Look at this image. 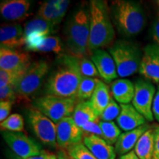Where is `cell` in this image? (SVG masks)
<instances>
[{"instance_id": "6", "label": "cell", "mask_w": 159, "mask_h": 159, "mask_svg": "<svg viewBox=\"0 0 159 159\" xmlns=\"http://www.w3.org/2000/svg\"><path fill=\"white\" fill-rule=\"evenodd\" d=\"M49 70V63L43 60L31 63L14 85L17 98L28 100L42 86Z\"/></svg>"}, {"instance_id": "20", "label": "cell", "mask_w": 159, "mask_h": 159, "mask_svg": "<svg viewBox=\"0 0 159 159\" xmlns=\"http://www.w3.org/2000/svg\"><path fill=\"white\" fill-rule=\"evenodd\" d=\"M83 144L97 159H115V148L109 144L101 137L94 134H84Z\"/></svg>"}, {"instance_id": "37", "label": "cell", "mask_w": 159, "mask_h": 159, "mask_svg": "<svg viewBox=\"0 0 159 159\" xmlns=\"http://www.w3.org/2000/svg\"><path fill=\"white\" fill-rule=\"evenodd\" d=\"M152 114L155 119L159 122V84L152 103Z\"/></svg>"}, {"instance_id": "18", "label": "cell", "mask_w": 159, "mask_h": 159, "mask_svg": "<svg viewBox=\"0 0 159 159\" xmlns=\"http://www.w3.org/2000/svg\"><path fill=\"white\" fill-rule=\"evenodd\" d=\"M30 5L27 0H5L0 4V13L7 21H21L28 16Z\"/></svg>"}, {"instance_id": "2", "label": "cell", "mask_w": 159, "mask_h": 159, "mask_svg": "<svg viewBox=\"0 0 159 159\" xmlns=\"http://www.w3.org/2000/svg\"><path fill=\"white\" fill-rule=\"evenodd\" d=\"M89 36L90 12L80 7L72 13L65 25L64 40L67 54L77 58L89 54Z\"/></svg>"}, {"instance_id": "39", "label": "cell", "mask_w": 159, "mask_h": 159, "mask_svg": "<svg viewBox=\"0 0 159 159\" xmlns=\"http://www.w3.org/2000/svg\"><path fill=\"white\" fill-rule=\"evenodd\" d=\"M152 36L155 43L159 45V11L152 29Z\"/></svg>"}, {"instance_id": "22", "label": "cell", "mask_w": 159, "mask_h": 159, "mask_svg": "<svg viewBox=\"0 0 159 159\" xmlns=\"http://www.w3.org/2000/svg\"><path fill=\"white\" fill-rule=\"evenodd\" d=\"M113 98L120 104H129L132 102L135 94V85L130 80L121 78L111 84Z\"/></svg>"}, {"instance_id": "23", "label": "cell", "mask_w": 159, "mask_h": 159, "mask_svg": "<svg viewBox=\"0 0 159 159\" xmlns=\"http://www.w3.org/2000/svg\"><path fill=\"white\" fill-rule=\"evenodd\" d=\"M55 27L52 23L49 22L39 16L30 20L25 24V39L27 40L33 37L49 36L55 32Z\"/></svg>"}, {"instance_id": "46", "label": "cell", "mask_w": 159, "mask_h": 159, "mask_svg": "<svg viewBox=\"0 0 159 159\" xmlns=\"http://www.w3.org/2000/svg\"><path fill=\"white\" fill-rule=\"evenodd\" d=\"M119 159H120V158H119Z\"/></svg>"}, {"instance_id": "45", "label": "cell", "mask_w": 159, "mask_h": 159, "mask_svg": "<svg viewBox=\"0 0 159 159\" xmlns=\"http://www.w3.org/2000/svg\"><path fill=\"white\" fill-rule=\"evenodd\" d=\"M69 159H73V158H69Z\"/></svg>"}, {"instance_id": "9", "label": "cell", "mask_w": 159, "mask_h": 159, "mask_svg": "<svg viewBox=\"0 0 159 159\" xmlns=\"http://www.w3.org/2000/svg\"><path fill=\"white\" fill-rule=\"evenodd\" d=\"M135 94L133 105L148 120L152 122V103L156 95V87L152 83L146 79H138L135 83Z\"/></svg>"}, {"instance_id": "42", "label": "cell", "mask_w": 159, "mask_h": 159, "mask_svg": "<svg viewBox=\"0 0 159 159\" xmlns=\"http://www.w3.org/2000/svg\"><path fill=\"white\" fill-rule=\"evenodd\" d=\"M57 157H58V159H69V157L67 156L64 150H60L57 154Z\"/></svg>"}, {"instance_id": "1", "label": "cell", "mask_w": 159, "mask_h": 159, "mask_svg": "<svg viewBox=\"0 0 159 159\" xmlns=\"http://www.w3.org/2000/svg\"><path fill=\"white\" fill-rule=\"evenodd\" d=\"M55 62V68L46 83V95L76 99L78 87L83 77L80 69L79 58L69 54H61Z\"/></svg>"}, {"instance_id": "27", "label": "cell", "mask_w": 159, "mask_h": 159, "mask_svg": "<svg viewBox=\"0 0 159 159\" xmlns=\"http://www.w3.org/2000/svg\"><path fill=\"white\" fill-rule=\"evenodd\" d=\"M99 81L100 80H99L97 77H83L77 90L76 97L77 102L90 100L89 99H91L92 97Z\"/></svg>"}, {"instance_id": "4", "label": "cell", "mask_w": 159, "mask_h": 159, "mask_svg": "<svg viewBox=\"0 0 159 159\" xmlns=\"http://www.w3.org/2000/svg\"><path fill=\"white\" fill-rule=\"evenodd\" d=\"M113 24L120 34L130 37L144 28L147 19L140 3L128 0L113 1L111 7Z\"/></svg>"}, {"instance_id": "31", "label": "cell", "mask_w": 159, "mask_h": 159, "mask_svg": "<svg viewBox=\"0 0 159 159\" xmlns=\"http://www.w3.org/2000/svg\"><path fill=\"white\" fill-rule=\"evenodd\" d=\"M120 105L117 104L112 97L108 106L99 116V119H101V121H104V122H112L114 119H117L120 114Z\"/></svg>"}, {"instance_id": "41", "label": "cell", "mask_w": 159, "mask_h": 159, "mask_svg": "<svg viewBox=\"0 0 159 159\" xmlns=\"http://www.w3.org/2000/svg\"><path fill=\"white\" fill-rule=\"evenodd\" d=\"M120 159H140V158L136 156V154L135 153L134 150H133V151H130V152H128V153L121 156Z\"/></svg>"}, {"instance_id": "34", "label": "cell", "mask_w": 159, "mask_h": 159, "mask_svg": "<svg viewBox=\"0 0 159 159\" xmlns=\"http://www.w3.org/2000/svg\"><path fill=\"white\" fill-rule=\"evenodd\" d=\"M82 130L86 134H94L102 138V130L99 126V119L94 122H86L82 126Z\"/></svg>"}, {"instance_id": "38", "label": "cell", "mask_w": 159, "mask_h": 159, "mask_svg": "<svg viewBox=\"0 0 159 159\" xmlns=\"http://www.w3.org/2000/svg\"><path fill=\"white\" fill-rule=\"evenodd\" d=\"M155 130V148L152 159H159V125L154 127Z\"/></svg>"}, {"instance_id": "28", "label": "cell", "mask_w": 159, "mask_h": 159, "mask_svg": "<svg viewBox=\"0 0 159 159\" xmlns=\"http://www.w3.org/2000/svg\"><path fill=\"white\" fill-rule=\"evenodd\" d=\"M2 131L22 133L25 132V120L19 114H12L5 120L0 123Z\"/></svg>"}, {"instance_id": "43", "label": "cell", "mask_w": 159, "mask_h": 159, "mask_svg": "<svg viewBox=\"0 0 159 159\" xmlns=\"http://www.w3.org/2000/svg\"><path fill=\"white\" fill-rule=\"evenodd\" d=\"M48 159H58V157H57V155L56 156V155L49 152Z\"/></svg>"}, {"instance_id": "40", "label": "cell", "mask_w": 159, "mask_h": 159, "mask_svg": "<svg viewBox=\"0 0 159 159\" xmlns=\"http://www.w3.org/2000/svg\"><path fill=\"white\" fill-rule=\"evenodd\" d=\"M49 155V152H47V151H45V150H42L41 151V154L39 155V156L30 157V158H28L27 159H48Z\"/></svg>"}, {"instance_id": "13", "label": "cell", "mask_w": 159, "mask_h": 159, "mask_svg": "<svg viewBox=\"0 0 159 159\" xmlns=\"http://www.w3.org/2000/svg\"><path fill=\"white\" fill-rule=\"evenodd\" d=\"M30 55L16 49L0 48V68L3 70L21 72L30 64Z\"/></svg>"}, {"instance_id": "24", "label": "cell", "mask_w": 159, "mask_h": 159, "mask_svg": "<svg viewBox=\"0 0 159 159\" xmlns=\"http://www.w3.org/2000/svg\"><path fill=\"white\" fill-rule=\"evenodd\" d=\"M72 115L74 121L80 128L86 122H94L99 118L90 100L78 101Z\"/></svg>"}, {"instance_id": "10", "label": "cell", "mask_w": 159, "mask_h": 159, "mask_svg": "<svg viewBox=\"0 0 159 159\" xmlns=\"http://www.w3.org/2000/svg\"><path fill=\"white\" fill-rule=\"evenodd\" d=\"M2 135L7 146L21 159L39 156L42 151L36 142L24 133L2 131Z\"/></svg>"}, {"instance_id": "19", "label": "cell", "mask_w": 159, "mask_h": 159, "mask_svg": "<svg viewBox=\"0 0 159 159\" xmlns=\"http://www.w3.org/2000/svg\"><path fill=\"white\" fill-rule=\"evenodd\" d=\"M121 111L116 119L118 126L125 131H130L142 126L146 123V119L142 116L134 105L120 104Z\"/></svg>"}, {"instance_id": "7", "label": "cell", "mask_w": 159, "mask_h": 159, "mask_svg": "<svg viewBox=\"0 0 159 159\" xmlns=\"http://www.w3.org/2000/svg\"><path fill=\"white\" fill-rule=\"evenodd\" d=\"M77 100L76 99L44 95L38 97L33 102L35 108L57 124L61 119L73 114Z\"/></svg>"}, {"instance_id": "8", "label": "cell", "mask_w": 159, "mask_h": 159, "mask_svg": "<svg viewBox=\"0 0 159 159\" xmlns=\"http://www.w3.org/2000/svg\"><path fill=\"white\" fill-rule=\"evenodd\" d=\"M27 119L37 138L46 146L57 148L56 124L35 107L27 111Z\"/></svg>"}, {"instance_id": "17", "label": "cell", "mask_w": 159, "mask_h": 159, "mask_svg": "<svg viewBox=\"0 0 159 159\" xmlns=\"http://www.w3.org/2000/svg\"><path fill=\"white\" fill-rule=\"evenodd\" d=\"M27 50L41 52H54L60 54L63 51V44L57 36L33 37L25 40Z\"/></svg>"}, {"instance_id": "36", "label": "cell", "mask_w": 159, "mask_h": 159, "mask_svg": "<svg viewBox=\"0 0 159 159\" xmlns=\"http://www.w3.org/2000/svg\"><path fill=\"white\" fill-rule=\"evenodd\" d=\"M13 104V102L11 100H3L0 102V121L1 122L9 116Z\"/></svg>"}, {"instance_id": "25", "label": "cell", "mask_w": 159, "mask_h": 159, "mask_svg": "<svg viewBox=\"0 0 159 159\" xmlns=\"http://www.w3.org/2000/svg\"><path fill=\"white\" fill-rule=\"evenodd\" d=\"M155 148V130L150 128L147 130L139 141L134 148V152L140 159H152Z\"/></svg>"}, {"instance_id": "5", "label": "cell", "mask_w": 159, "mask_h": 159, "mask_svg": "<svg viewBox=\"0 0 159 159\" xmlns=\"http://www.w3.org/2000/svg\"><path fill=\"white\" fill-rule=\"evenodd\" d=\"M109 52L116 64L118 76L123 78L139 71L143 55L136 44L118 41L109 48Z\"/></svg>"}, {"instance_id": "12", "label": "cell", "mask_w": 159, "mask_h": 159, "mask_svg": "<svg viewBox=\"0 0 159 159\" xmlns=\"http://www.w3.org/2000/svg\"><path fill=\"white\" fill-rule=\"evenodd\" d=\"M139 73L144 79L159 84V45L150 43L144 49Z\"/></svg>"}, {"instance_id": "3", "label": "cell", "mask_w": 159, "mask_h": 159, "mask_svg": "<svg viewBox=\"0 0 159 159\" xmlns=\"http://www.w3.org/2000/svg\"><path fill=\"white\" fill-rule=\"evenodd\" d=\"M90 36L89 54L97 49L107 47L114 41L115 30L106 1L90 2Z\"/></svg>"}, {"instance_id": "29", "label": "cell", "mask_w": 159, "mask_h": 159, "mask_svg": "<svg viewBox=\"0 0 159 159\" xmlns=\"http://www.w3.org/2000/svg\"><path fill=\"white\" fill-rule=\"evenodd\" d=\"M99 126L102 134V139L108 144L112 145L116 144L117 139L121 135L119 127L114 122L99 121Z\"/></svg>"}, {"instance_id": "30", "label": "cell", "mask_w": 159, "mask_h": 159, "mask_svg": "<svg viewBox=\"0 0 159 159\" xmlns=\"http://www.w3.org/2000/svg\"><path fill=\"white\" fill-rule=\"evenodd\" d=\"M69 158L73 159H97L83 142L78 143L67 149Z\"/></svg>"}, {"instance_id": "32", "label": "cell", "mask_w": 159, "mask_h": 159, "mask_svg": "<svg viewBox=\"0 0 159 159\" xmlns=\"http://www.w3.org/2000/svg\"><path fill=\"white\" fill-rule=\"evenodd\" d=\"M80 69L83 77H97L99 76L98 71L95 66L94 63L89 60L87 57H83L79 58Z\"/></svg>"}, {"instance_id": "16", "label": "cell", "mask_w": 159, "mask_h": 159, "mask_svg": "<svg viewBox=\"0 0 159 159\" xmlns=\"http://www.w3.org/2000/svg\"><path fill=\"white\" fill-rule=\"evenodd\" d=\"M1 47L16 49L25 46V31L19 24H4L0 28Z\"/></svg>"}, {"instance_id": "21", "label": "cell", "mask_w": 159, "mask_h": 159, "mask_svg": "<svg viewBox=\"0 0 159 159\" xmlns=\"http://www.w3.org/2000/svg\"><path fill=\"white\" fill-rule=\"evenodd\" d=\"M150 128V125L145 124L133 130L121 134L115 144V151L116 154L122 156L130 152L131 150L135 148L140 137Z\"/></svg>"}, {"instance_id": "35", "label": "cell", "mask_w": 159, "mask_h": 159, "mask_svg": "<svg viewBox=\"0 0 159 159\" xmlns=\"http://www.w3.org/2000/svg\"><path fill=\"white\" fill-rule=\"evenodd\" d=\"M16 98H17V97L13 85H8L3 88H0V99L1 101L11 100L14 102Z\"/></svg>"}, {"instance_id": "11", "label": "cell", "mask_w": 159, "mask_h": 159, "mask_svg": "<svg viewBox=\"0 0 159 159\" xmlns=\"http://www.w3.org/2000/svg\"><path fill=\"white\" fill-rule=\"evenodd\" d=\"M57 144L61 150L82 142L84 133L76 125L72 116L66 117L56 124Z\"/></svg>"}, {"instance_id": "14", "label": "cell", "mask_w": 159, "mask_h": 159, "mask_svg": "<svg viewBox=\"0 0 159 159\" xmlns=\"http://www.w3.org/2000/svg\"><path fill=\"white\" fill-rule=\"evenodd\" d=\"M92 62L98 71L99 76L105 83H111L113 80L117 78L116 66L110 53L102 49H97L91 53Z\"/></svg>"}, {"instance_id": "26", "label": "cell", "mask_w": 159, "mask_h": 159, "mask_svg": "<svg viewBox=\"0 0 159 159\" xmlns=\"http://www.w3.org/2000/svg\"><path fill=\"white\" fill-rule=\"evenodd\" d=\"M111 98L112 97H111L110 93H109L108 85L100 80L97 84L94 94L90 99L95 112L99 117L108 105Z\"/></svg>"}, {"instance_id": "15", "label": "cell", "mask_w": 159, "mask_h": 159, "mask_svg": "<svg viewBox=\"0 0 159 159\" xmlns=\"http://www.w3.org/2000/svg\"><path fill=\"white\" fill-rule=\"evenodd\" d=\"M69 5L67 0L46 1L40 6L38 15L40 18L57 26L61 22Z\"/></svg>"}, {"instance_id": "44", "label": "cell", "mask_w": 159, "mask_h": 159, "mask_svg": "<svg viewBox=\"0 0 159 159\" xmlns=\"http://www.w3.org/2000/svg\"><path fill=\"white\" fill-rule=\"evenodd\" d=\"M157 5H158V7H159V0H158V1H157Z\"/></svg>"}, {"instance_id": "33", "label": "cell", "mask_w": 159, "mask_h": 159, "mask_svg": "<svg viewBox=\"0 0 159 159\" xmlns=\"http://www.w3.org/2000/svg\"><path fill=\"white\" fill-rule=\"evenodd\" d=\"M25 71L14 72L0 69V88H3L8 85H14Z\"/></svg>"}]
</instances>
